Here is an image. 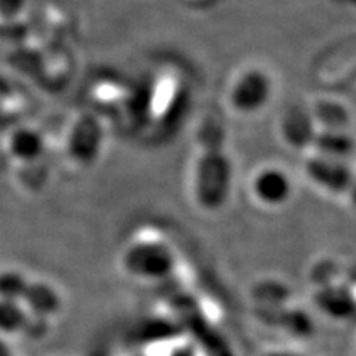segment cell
<instances>
[{
	"instance_id": "cell-1",
	"label": "cell",
	"mask_w": 356,
	"mask_h": 356,
	"mask_svg": "<svg viewBox=\"0 0 356 356\" xmlns=\"http://www.w3.org/2000/svg\"><path fill=\"white\" fill-rule=\"evenodd\" d=\"M170 307L177 314L180 327L185 328L198 341V345L208 356H234L228 341L208 322L193 297L188 293L175 296L170 302Z\"/></svg>"
},
{
	"instance_id": "cell-2",
	"label": "cell",
	"mask_w": 356,
	"mask_h": 356,
	"mask_svg": "<svg viewBox=\"0 0 356 356\" xmlns=\"http://www.w3.org/2000/svg\"><path fill=\"white\" fill-rule=\"evenodd\" d=\"M273 91V81L264 70L249 66L239 71L229 84L228 101L239 114H254L266 108Z\"/></svg>"
},
{
	"instance_id": "cell-3",
	"label": "cell",
	"mask_w": 356,
	"mask_h": 356,
	"mask_svg": "<svg viewBox=\"0 0 356 356\" xmlns=\"http://www.w3.org/2000/svg\"><path fill=\"white\" fill-rule=\"evenodd\" d=\"M124 266L129 273L144 279H162L173 270L175 257L170 248L163 243L140 241L127 249Z\"/></svg>"
},
{
	"instance_id": "cell-4",
	"label": "cell",
	"mask_w": 356,
	"mask_h": 356,
	"mask_svg": "<svg viewBox=\"0 0 356 356\" xmlns=\"http://www.w3.org/2000/svg\"><path fill=\"white\" fill-rule=\"evenodd\" d=\"M252 198L264 208H280L291 202L293 184L289 173L277 165H264L249 181Z\"/></svg>"
},
{
	"instance_id": "cell-5",
	"label": "cell",
	"mask_w": 356,
	"mask_h": 356,
	"mask_svg": "<svg viewBox=\"0 0 356 356\" xmlns=\"http://www.w3.org/2000/svg\"><path fill=\"white\" fill-rule=\"evenodd\" d=\"M305 173L315 185L333 195L348 193L355 180L353 170L343 162V159L325 157L318 154L305 163Z\"/></svg>"
},
{
	"instance_id": "cell-6",
	"label": "cell",
	"mask_w": 356,
	"mask_h": 356,
	"mask_svg": "<svg viewBox=\"0 0 356 356\" xmlns=\"http://www.w3.org/2000/svg\"><path fill=\"white\" fill-rule=\"evenodd\" d=\"M315 302H317L318 309L332 318L346 320L356 315V299L345 287H323L322 291H318Z\"/></svg>"
},
{
	"instance_id": "cell-7",
	"label": "cell",
	"mask_w": 356,
	"mask_h": 356,
	"mask_svg": "<svg viewBox=\"0 0 356 356\" xmlns=\"http://www.w3.org/2000/svg\"><path fill=\"white\" fill-rule=\"evenodd\" d=\"M226 154L221 150H207L197 157V168H195V190L210 180V177L220 180L222 186L228 188L229 184V165Z\"/></svg>"
},
{
	"instance_id": "cell-8",
	"label": "cell",
	"mask_w": 356,
	"mask_h": 356,
	"mask_svg": "<svg viewBox=\"0 0 356 356\" xmlns=\"http://www.w3.org/2000/svg\"><path fill=\"white\" fill-rule=\"evenodd\" d=\"M261 318L274 327L286 328L289 333H293L297 337H309L314 332V323L309 315L302 314L299 310L264 309L261 312Z\"/></svg>"
},
{
	"instance_id": "cell-9",
	"label": "cell",
	"mask_w": 356,
	"mask_h": 356,
	"mask_svg": "<svg viewBox=\"0 0 356 356\" xmlns=\"http://www.w3.org/2000/svg\"><path fill=\"white\" fill-rule=\"evenodd\" d=\"M180 333L181 327L178 322L167 318H149L139 323V327L132 332V337L139 343H152V341L170 340Z\"/></svg>"
},
{
	"instance_id": "cell-10",
	"label": "cell",
	"mask_w": 356,
	"mask_h": 356,
	"mask_svg": "<svg viewBox=\"0 0 356 356\" xmlns=\"http://www.w3.org/2000/svg\"><path fill=\"white\" fill-rule=\"evenodd\" d=\"M312 144H315V149H318V155L333 159H343L353 150L351 137L340 131L317 132Z\"/></svg>"
},
{
	"instance_id": "cell-11",
	"label": "cell",
	"mask_w": 356,
	"mask_h": 356,
	"mask_svg": "<svg viewBox=\"0 0 356 356\" xmlns=\"http://www.w3.org/2000/svg\"><path fill=\"white\" fill-rule=\"evenodd\" d=\"M26 305L32 309L40 317L51 315L60 309V299L56 292L44 284H26L24 296Z\"/></svg>"
},
{
	"instance_id": "cell-12",
	"label": "cell",
	"mask_w": 356,
	"mask_h": 356,
	"mask_svg": "<svg viewBox=\"0 0 356 356\" xmlns=\"http://www.w3.org/2000/svg\"><path fill=\"white\" fill-rule=\"evenodd\" d=\"M26 322L29 318L25 317L20 307H17L10 300L0 302V330L7 333L20 332L26 327Z\"/></svg>"
},
{
	"instance_id": "cell-13",
	"label": "cell",
	"mask_w": 356,
	"mask_h": 356,
	"mask_svg": "<svg viewBox=\"0 0 356 356\" xmlns=\"http://www.w3.org/2000/svg\"><path fill=\"white\" fill-rule=\"evenodd\" d=\"M26 282L19 274H8L0 277V296L6 297V300H15L24 296Z\"/></svg>"
},
{
	"instance_id": "cell-14",
	"label": "cell",
	"mask_w": 356,
	"mask_h": 356,
	"mask_svg": "<svg viewBox=\"0 0 356 356\" xmlns=\"http://www.w3.org/2000/svg\"><path fill=\"white\" fill-rule=\"evenodd\" d=\"M348 195H350V202H351V204H353V207L356 208V175H355L353 184H351L350 190H348Z\"/></svg>"
},
{
	"instance_id": "cell-15",
	"label": "cell",
	"mask_w": 356,
	"mask_h": 356,
	"mask_svg": "<svg viewBox=\"0 0 356 356\" xmlns=\"http://www.w3.org/2000/svg\"><path fill=\"white\" fill-rule=\"evenodd\" d=\"M172 356H195L193 351H191L190 348H180L177 351H173Z\"/></svg>"
},
{
	"instance_id": "cell-16",
	"label": "cell",
	"mask_w": 356,
	"mask_h": 356,
	"mask_svg": "<svg viewBox=\"0 0 356 356\" xmlns=\"http://www.w3.org/2000/svg\"><path fill=\"white\" fill-rule=\"evenodd\" d=\"M264 356H300V355L291 353V351H273V353H267Z\"/></svg>"
},
{
	"instance_id": "cell-17",
	"label": "cell",
	"mask_w": 356,
	"mask_h": 356,
	"mask_svg": "<svg viewBox=\"0 0 356 356\" xmlns=\"http://www.w3.org/2000/svg\"><path fill=\"white\" fill-rule=\"evenodd\" d=\"M0 356H12L10 351H8V348H7V345L3 343L2 340H0Z\"/></svg>"
}]
</instances>
